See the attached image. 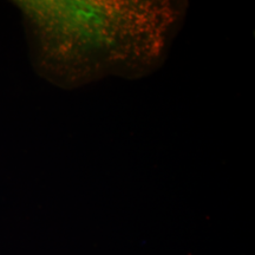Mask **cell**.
Masks as SVG:
<instances>
[{
    "label": "cell",
    "instance_id": "6da1fadb",
    "mask_svg": "<svg viewBox=\"0 0 255 255\" xmlns=\"http://www.w3.org/2000/svg\"><path fill=\"white\" fill-rule=\"evenodd\" d=\"M20 7L40 70L69 88L157 68L184 13L182 4L155 1H31Z\"/></svg>",
    "mask_w": 255,
    "mask_h": 255
}]
</instances>
